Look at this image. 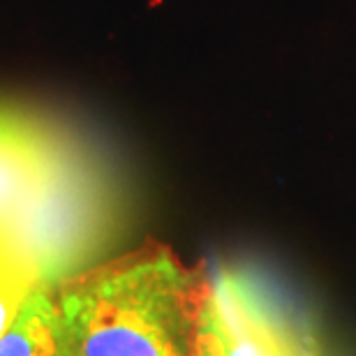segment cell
Returning a JSON list of instances; mask_svg holds the SVG:
<instances>
[{
	"mask_svg": "<svg viewBox=\"0 0 356 356\" xmlns=\"http://www.w3.org/2000/svg\"><path fill=\"white\" fill-rule=\"evenodd\" d=\"M204 275L146 245L54 289L65 356H195Z\"/></svg>",
	"mask_w": 356,
	"mask_h": 356,
	"instance_id": "6da1fadb",
	"label": "cell"
},
{
	"mask_svg": "<svg viewBox=\"0 0 356 356\" xmlns=\"http://www.w3.org/2000/svg\"><path fill=\"white\" fill-rule=\"evenodd\" d=\"M10 257L56 289L106 241L113 225L111 188L81 148L63 139L33 190L3 218Z\"/></svg>",
	"mask_w": 356,
	"mask_h": 356,
	"instance_id": "7a4b0ae2",
	"label": "cell"
},
{
	"mask_svg": "<svg viewBox=\"0 0 356 356\" xmlns=\"http://www.w3.org/2000/svg\"><path fill=\"white\" fill-rule=\"evenodd\" d=\"M195 356H294L261 298L234 270L204 275Z\"/></svg>",
	"mask_w": 356,
	"mask_h": 356,
	"instance_id": "3957f363",
	"label": "cell"
},
{
	"mask_svg": "<svg viewBox=\"0 0 356 356\" xmlns=\"http://www.w3.org/2000/svg\"><path fill=\"white\" fill-rule=\"evenodd\" d=\"M63 137L38 118L0 106V220L40 181Z\"/></svg>",
	"mask_w": 356,
	"mask_h": 356,
	"instance_id": "277c9868",
	"label": "cell"
},
{
	"mask_svg": "<svg viewBox=\"0 0 356 356\" xmlns=\"http://www.w3.org/2000/svg\"><path fill=\"white\" fill-rule=\"evenodd\" d=\"M0 356H65L54 289L38 284L0 338Z\"/></svg>",
	"mask_w": 356,
	"mask_h": 356,
	"instance_id": "5b68a950",
	"label": "cell"
},
{
	"mask_svg": "<svg viewBox=\"0 0 356 356\" xmlns=\"http://www.w3.org/2000/svg\"><path fill=\"white\" fill-rule=\"evenodd\" d=\"M38 284V277L21 266L17 259L7 257L0 264V338L7 333L28 294Z\"/></svg>",
	"mask_w": 356,
	"mask_h": 356,
	"instance_id": "8992f818",
	"label": "cell"
},
{
	"mask_svg": "<svg viewBox=\"0 0 356 356\" xmlns=\"http://www.w3.org/2000/svg\"><path fill=\"white\" fill-rule=\"evenodd\" d=\"M10 257V248H7V236H5V225L0 220V264Z\"/></svg>",
	"mask_w": 356,
	"mask_h": 356,
	"instance_id": "52a82bcc",
	"label": "cell"
}]
</instances>
